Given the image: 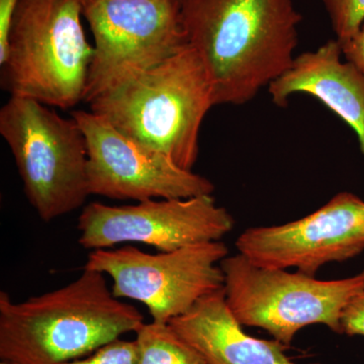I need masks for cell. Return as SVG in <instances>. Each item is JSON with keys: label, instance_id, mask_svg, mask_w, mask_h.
<instances>
[{"label": "cell", "instance_id": "1", "mask_svg": "<svg viewBox=\"0 0 364 364\" xmlns=\"http://www.w3.org/2000/svg\"><path fill=\"white\" fill-rule=\"evenodd\" d=\"M181 7L215 105L247 104L296 57L303 18L293 0H181Z\"/></svg>", "mask_w": 364, "mask_h": 364}, {"label": "cell", "instance_id": "2", "mask_svg": "<svg viewBox=\"0 0 364 364\" xmlns=\"http://www.w3.org/2000/svg\"><path fill=\"white\" fill-rule=\"evenodd\" d=\"M105 274L83 269L63 287L14 303L0 291V359L60 364L85 358L144 325L140 311L117 298Z\"/></svg>", "mask_w": 364, "mask_h": 364}, {"label": "cell", "instance_id": "3", "mask_svg": "<svg viewBox=\"0 0 364 364\" xmlns=\"http://www.w3.org/2000/svg\"><path fill=\"white\" fill-rule=\"evenodd\" d=\"M87 104L119 133L186 170L195 166L200 128L215 107L207 70L191 46L159 65L124 74Z\"/></svg>", "mask_w": 364, "mask_h": 364}, {"label": "cell", "instance_id": "4", "mask_svg": "<svg viewBox=\"0 0 364 364\" xmlns=\"http://www.w3.org/2000/svg\"><path fill=\"white\" fill-rule=\"evenodd\" d=\"M82 16V0L18 1L0 64L11 95L64 109L85 102L95 48Z\"/></svg>", "mask_w": 364, "mask_h": 364}, {"label": "cell", "instance_id": "5", "mask_svg": "<svg viewBox=\"0 0 364 364\" xmlns=\"http://www.w3.org/2000/svg\"><path fill=\"white\" fill-rule=\"evenodd\" d=\"M0 134L18 167L28 203L44 222L74 212L90 196L87 144L73 117L32 98L11 95Z\"/></svg>", "mask_w": 364, "mask_h": 364}, {"label": "cell", "instance_id": "6", "mask_svg": "<svg viewBox=\"0 0 364 364\" xmlns=\"http://www.w3.org/2000/svg\"><path fill=\"white\" fill-rule=\"evenodd\" d=\"M228 306L242 325L267 330L289 347L299 330L324 324L342 334L345 306L364 286V272L320 280L301 272L259 267L239 253L220 263Z\"/></svg>", "mask_w": 364, "mask_h": 364}, {"label": "cell", "instance_id": "7", "mask_svg": "<svg viewBox=\"0 0 364 364\" xmlns=\"http://www.w3.org/2000/svg\"><path fill=\"white\" fill-rule=\"evenodd\" d=\"M228 254L229 249L222 241L157 254L126 245L91 251L83 269L109 275L117 298L142 303L154 322L169 323L203 296L224 287L220 263Z\"/></svg>", "mask_w": 364, "mask_h": 364}, {"label": "cell", "instance_id": "8", "mask_svg": "<svg viewBox=\"0 0 364 364\" xmlns=\"http://www.w3.org/2000/svg\"><path fill=\"white\" fill-rule=\"evenodd\" d=\"M95 39L85 102L130 72L159 65L186 49L181 0H82Z\"/></svg>", "mask_w": 364, "mask_h": 364}, {"label": "cell", "instance_id": "9", "mask_svg": "<svg viewBox=\"0 0 364 364\" xmlns=\"http://www.w3.org/2000/svg\"><path fill=\"white\" fill-rule=\"evenodd\" d=\"M234 225L233 217L217 205L212 195L157 198L127 205L95 202L86 205L79 215L78 243L90 250L140 243L159 252H171L221 241Z\"/></svg>", "mask_w": 364, "mask_h": 364}, {"label": "cell", "instance_id": "10", "mask_svg": "<svg viewBox=\"0 0 364 364\" xmlns=\"http://www.w3.org/2000/svg\"><path fill=\"white\" fill-rule=\"evenodd\" d=\"M87 144L90 195L143 200L210 196L215 186L193 170L141 147L92 112L74 111Z\"/></svg>", "mask_w": 364, "mask_h": 364}, {"label": "cell", "instance_id": "11", "mask_svg": "<svg viewBox=\"0 0 364 364\" xmlns=\"http://www.w3.org/2000/svg\"><path fill=\"white\" fill-rule=\"evenodd\" d=\"M236 247L259 267H296L315 277L327 263L351 259L364 251V200L340 193L296 221L248 228L237 239Z\"/></svg>", "mask_w": 364, "mask_h": 364}, {"label": "cell", "instance_id": "12", "mask_svg": "<svg viewBox=\"0 0 364 364\" xmlns=\"http://www.w3.org/2000/svg\"><path fill=\"white\" fill-rule=\"evenodd\" d=\"M338 40L315 51L301 53L289 70L268 86L277 107H286L294 93L317 98L355 132L364 154V76L353 64L342 61Z\"/></svg>", "mask_w": 364, "mask_h": 364}, {"label": "cell", "instance_id": "13", "mask_svg": "<svg viewBox=\"0 0 364 364\" xmlns=\"http://www.w3.org/2000/svg\"><path fill=\"white\" fill-rule=\"evenodd\" d=\"M169 325L208 364H296L284 353L286 345L255 338L242 329L224 287L203 296Z\"/></svg>", "mask_w": 364, "mask_h": 364}, {"label": "cell", "instance_id": "14", "mask_svg": "<svg viewBox=\"0 0 364 364\" xmlns=\"http://www.w3.org/2000/svg\"><path fill=\"white\" fill-rule=\"evenodd\" d=\"M136 334L139 364H208L169 323H144Z\"/></svg>", "mask_w": 364, "mask_h": 364}, {"label": "cell", "instance_id": "15", "mask_svg": "<svg viewBox=\"0 0 364 364\" xmlns=\"http://www.w3.org/2000/svg\"><path fill=\"white\" fill-rule=\"evenodd\" d=\"M336 40L353 37L364 21V0H323Z\"/></svg>", "mask_w": 364, "mask_h": 364}, {"label": "cell", "instance_id": "16", "mask_svg": "<svg viewBox=\"0 0 364 364\" xmlns=\"http://www.w3.org/2000/svg\"><path fill=\"white\" fill-rule=\"evenodd\" d=\"M60 364H139V347L136 340L117 339L85 358Z\"/></svg>", "mask_w": 364, "mask_h": 364}, {"label": "cell", "instance_id": "17", "mask_svg": "<svg viewBox=\"0 0 364 364\" xmlns=\"http://www.w3.org/2000/svg\"><path fill=\"white\" fill-rule=\"evenodd\" d=\"M342 333L364 336V286L345 306L341 316Z\"/></svg>", "mask_w": 364, "mask_h": 364}, {"label": "cell", "instance_id": "18", "mask_svg": "<svg viewBox=\"0 0 364 364\" xmlns=\"http://www.w3.org/2000/svg\"><path fill=\"white\" fill-rule=\"evenodd\" d=\"M340 44L345 60L353 64L364 76V21L353 37Z\"/></svg>", "mask_w": 364, "mask_h": 364}, {"label": "cell", "instance_id": "19", "mask_svg": "<svg viewBox=\"0 0 364 364\" xmlns=\"http://www.w3.org/2000/svg\"><path fill=\"white\" fill-rule=\"evenodd\" d=\"M18 1L20 0H0V64L6 59L9 26Z\"/></svg>", "mask_w": 364, "mask_h": 364}, {"label": "cell", "instance_id": "20", "mask_svg": "<svg viewBox=\"0 0 364 364\" xmlns=\"http://www.w3.org/2000/svg\"><path fill=\"white\" fill-rule=\"evenodd\" d=\"M0 364H9V363H6V361H1V363H0Z\"/></svg>", "mask_w": 364, "mask_h": 364}]
</instances>
